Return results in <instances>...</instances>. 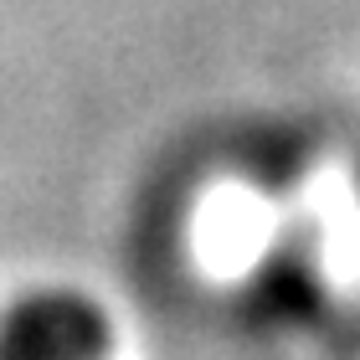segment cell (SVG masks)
I'll return each instance as SVG.
<instances>
[{
	"mask_svg": "<svg viewBox=\"0 0 360 360\" xmlns=\"http://www.w3.org/2000/svg\"><path fill=\"white\" fill-rule=\"evenodd\" d=\"M108 319L72 288H41L0 314V360H103Z\"/></svg>",
	"mask_w": 360,
	"mask_h": 360,
	"instance_id": "1",
	"label": "cell"
}]
</instances>
